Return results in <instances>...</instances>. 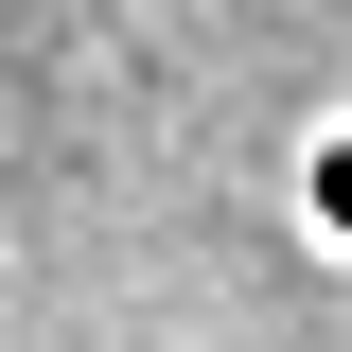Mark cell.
Returning <instances> with one entry per match:
<instances>
[{
	"mask_svg": "<svg viewBox=\"0 0 352 352\" xmlns=\"http://www.w3.org/2000/svg\"><path fill=\"white\" fill-rule=\"evenodd\" d=\"M317 212H335V229H352V141H335V159H317Z\"/></svg>",
	"mask_w": 352,
	"mask_h": 352,
	"instance_id": "1",
	"label": "cell"
}]
</instances>
